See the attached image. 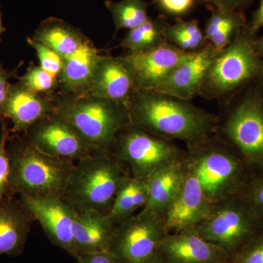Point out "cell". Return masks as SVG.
I'll return each instance as SVG.
<instances>
[{
	"label": "cell",
	"instance_id": "4dcf8cb0",
	"mask_svg": "<svg viewBox=\"0 0 263 263\" xmlns=\"http://www.w3.org/2000/svg\"><path fill=\"white\" fill-rule=\"evenodd\" d=\"M0 200L5 197H13L10 193L9 183V158L7 144L10 136V129L5 118L0 117Z\"/></svg>",
	"mask_w": 263,
	"mask_h": 263
},
{
	"label": "cell",
	"instance_id": "ffe728a7",
	"mask_svg": "<svg viewBox=\"0 0 263 263\" xmlns=\"http://www.w3.org/2000/svg\"><path fill=\"white\" fill-rule=\"evenodd\" d=\"M32 216L13 197L0 200V255H17L27 242Z\"/></svg>",
	"mask_w": 263,
	"mask_h": 263
},
{
	"label": "cell",
	"instance_id": "4fadbf2b",
	"mask_svg": "<svg viewBox=\"0 0 263 263\" xmlns=\"http://www.w3.org/2000/svg\"><path fill=\"white\" fill-rule=\"evenodd\" d=\"M55 111L51 95L34 92L22 83L10 84L0 106V117L13 123L10 131L23 134L34 123Z\"/></svg>",
	"mask_w": 263,
	"mask_h": 263
},
{
	"label": "cell",
	"instance_id": "52a82bcc",
	"mask_svg": "<svg viewBox=\"0 0 263 263\" xmlns=\"http://www.w3.org/2000/svg\"><path fill=\"white\" fill-rule=\"evenodd\" d=\"M195 228L232 259L262 231L263 221L245 193L212 204L206 218Z\"/></svg>",
	"mask_w": 263,
	"mask_h": 263
},
{
	"label": "cell",
	"instance_id": "7402d4cb",
	"mask_svg": "<svg viewBox=\"0 0 263 263\" xmlns=\"http://www.w3.org/2000/svg\"><path fill=\"white\" fill-rule=\"evenodd\" d=\"M183 161L161 170L147 180L148 197L144 209L163 219L186 177Z\"/></svg>",
	"mask_w": 263,
	"mask_h": 263
},
{
	"label": "cell",
	"instance_id": "f1b7e54d",
	"mask_svg": "<svg viewBox=\"0 0 263 263\" xmlns=\"http://www.w3.org/2000/svg\"><path fill=\"white\" fill-rule=\"evenodd\" d=\"M19 82L34 92L52 95L60 89L58 78L43 70L40 65H31L23 76L18 78Z\"/></svg>",
	"mask_w": 263,
	"mask_h": 263
},
{
	"label": "cell",
	"instance_id": "74e56055",
	"mask_svg": "<svg viewBox=\"0 0 263 263\" xmlns=\"http://www.w3.org/2000/svg\"><path fill=\"white\" fill-rule=\"evenodd\" d=\"M12 74L10 72H7L5 70L0 72V106L4 101L6 96L7 91L10 83L8 82L9 79L11 77Z\"/></svg>",
	"mask_w": 263,
	"mask_h": 263
},
{
	"label": "cell",
	"instance_id": "8992f818",
	"mask_svg": "<svg viewBox=\"0 0 263 263\" xmlns=\"http://www.w3.org/2000/svg\"><path fill=\"white\" fill-rule=\"evenodd\" d=\"M129 176L113 152L91 153L76 162L62 200L78 212L109 214L119 186Z\"/></svg>",
	"mask_w": 263,
	"mask_h": 263
},
{
	"label": "cell",
	"instance_id": "6da1fadb",
	"mask_svg": "<svg viewBox=\"0 0 263 263\" xmlns=\"http://www.w3.org/2000/svg\"><path fill=\"white\" fill-rule=\"evenodd\" d=\"M127 108L131 122L167 139L193 146L215 134L219 116L155 90L136 89Z\"/></svg>",
	"mask_w": 263,
	"mask_h": 263
},
{
	"label": "cell",
	"instance_id": "1f68e13d",
	"mask_svg": "<svg viewBox=\"0 0 263 263\" xmlns=\"http://www.w3.org/2000/svg\"><path fill=\"white\" fill-rule=\"evenodd\" d=\"M232 259L235 263H263V230Z\"/></svg>",
	"mask_w": 263,
	"mask_h": 263
},
{
	"label": "cell",
	"instance_id": "cb8c5ba5",
	"mask_svg": "<svg viewBox=\"0 0 263 263\" xmlns=\"http://www.w3.org/2000/svg\"><path fill=\"white\" fill-rule=\"evenodd\" d=\"M211 15L202 29L208 45L221 51L236 38L247 25V19L242 10L216 8L207 6Z\"/></svg>",
	"mask_w": 263,
	"mask_h": 263
},
{
	"label": "cell",
	"instance_id": "7c38bea8",
	"mask_svg": "<svg viewBox=\"0 0 263 263\" xmlns=\"http://www.w3.org/2000/svg\"><path fill=\"white\" fill-rule=\"evenodd\" d=\"M19 200L51 243L75 257L72 226L79 212L60 197L19 195Z\"/></svg>",
	"mask_w": 263,
	"mask_h": 263
},
{
	"label": "cell",
	"instance_id": "e0dca14e",
	"mask_svg": "<svg viewBox=\"0 0 263 263\" xmlns=\"http://www.w3.org/2000/svg\"><path fill=\"white\" fill-rule=\"evenodd\" d=\"M158 252L171 263H224L231 259L222 249L204 239L195 228L166 235Z\"/></svg>",
	"mask_w": 263,
	"mask_h": 263
},
{
	"label": "cell",
	"instance_id": "d6a6232c",
	"mask_svg": "<svg viewBox=\"0 0 263 263\" xmlns=\"http://www.w3.org/2000/svg\"><path fill=\"white\" fill-rule=\"evenodd\" d=\"M154 3L163 12L164 15L181 18V15L191 11L197 2L196 0H155Z\"/></svg>",
	"mask_w": 263,
	"mask_h": 263
},
{
	"label": "cell",
	"instance_id": "60d3db41",
	"mask_svg": "<svg viewBox=\"0 0 263 263\" xmlns=\"http://www.w3.org/2000/svg\"><path fill=\"white\" fill-rule=\"evenodd\" d=\"M5 28L3 27V14H2L1 12V6H0V39H1V35L3 34V32H4Z\"/></svg>",
	"mask_w": 263,
	"mask_h": 263
},
{
	"label": "cell",
	"instance_id": "277c9868",
	"mask_svg": "<svg viewBox=\"0 0 263 263\" xmlns=\"http://www.w3.org/2000/svg\"><path fill=\"white\" fill-rule=\"evenodd\" d=\"M51 95L55 111L76 128L91 153L113 152L118 134L131 122L127 107L114 100L87 93Z\"/></svg>",
	"mask_w": 263,
	"mask_h": 263
},
{
	"label": "cell",
	"instance_id": "603a6c76",
	"mask_svg": "<svg viewBox=\"0 0 263 263\" xmlns=\"http://www.w3.org/2000/svg\"><path fill=\"white\" fill-rule=\"evenodd\" d=\"M32 38L44 43L65 60L89 41L80 29L54 17L43 21Z\"/></svg>",
	"mask_w": 263,
	"mask_h": 263
},
{
	"label": "cell",
	"instance_id": "4316f807",
	"mask_svg": "<svg viewBox=\"0 0 263 263\" xmlns=\"http://www.w3.org/2000/svg\"><path fill=\"white\" fill-rule=\"evenodd\" d=\"M166 42L186 52H195L207 45L198 21L176 18L174 24H167L164 32Z\"/></svg>",
	"mask_w": 263,
	"mask_h": 263
},
{
	"label": "cell",
	"instance_id": "5b68a950",
	"mask_svg": "<svg viewBox=\"0 0 263 263\" xmlns=\"http://www.w3.org/2000/svg\"><path fill=\"white\" fill-rule=\"evenodd\" d=\"M257 37L247 24L233 42L216 53L199 96L228 105L242 88L263 79V60L256 48Z\"/></svg>",
	"mask_w": 263,
	"mask_h": 263
},
{
	"label": "cell",
	"instance_id": "f546056e",
	"mask_svg": "<svg viewBox=\"0 0 263 263\" xmlns=\"http://www.w3.org/2000/svg\"><path fill=\"white\" fill-rule=\"evenodd\" d=\"M27 42L36 51L40 66L43 70L47 71L54 77L59 78L65 65V59L44 43L32 37L27 38Z\"/></svg>",
	"mask_w": 263,
	"mask_h": 263
},
{
	"label": "cell",
	"instance_id": "ac0fdd59",
	"mask_svg": "<svg viewBox=\"0 0 263 263\" xmlns=\"http://www.w3.org/2000/svg\"><path fill=\"white\" fill-rule=\"evenodd\" d=\"M217 53L215 48L208 44L199 51L191 52L155 91L191 101L199 96L208 69Z\"/></svg>",
	"mask_w": 263,
	"mask_h": 263
},
{
	"label": "cell",
	"instance_id": "44dd1931",
	"mask_svg": "<svg viewBox=\"0 0 263 263\" xmlns=\"http://www.w3.org/2000/svg\"><path fill=\"white\" fill-rule=\"evenodd\" d=\"M100 55L89 40L73 54L65 59L63 70L58 78V92L68 95L87 92Z\"/></svg>",
	"mask_w": 263,
	"mask_h": 263
},
{
	"label": "cell",
	"instance_id": "5bb4252c",
	"mask_svg": "<svg viewBox=\"0 0 263 263\" xmlns=\"http://www.w3.org/2000/svg\"><path fill=\"white\" fill-rule=\"evenodd\" d=\"M190 53L164 41L149 51L124 57L133 69L136 89L156 90Z\"/></svg>",
	"mask_w": 263,
	"mask_h": 263
},
{
	"label": "cell",
	"instance_id": "836d02e7",
	"mask_svg": "<svg viewBox=\"0 0 263 263\" xmlns=\"http://www.w3.org/2000/svg\"><path fill=\"white\" fill-rule=\"evenodd\" d=\"M246 194L254 210L263 221V177L252 179Z\"/></svg>",
	"mask_w": 263,
	"mask_h": 263
},
{
	"label": "cell",
	"instance_id": "d590c367",
	"mask_svg": "<svg viewBox=\"0 0 263 263\" xmlns=\"http://www.w3.org/2000/svg\"><path fill=\"white\" fill-rule=\"evenodd\" d=\"M76 259L77 263H122L108 251L98 253L78 254Z\"/></svg>",
	"mask_w": 263,
	"mask_h": 263
},
{
	"label": "cell",
	"instance_id": "d6986e66",
	"mask_svg": "<svg viewBox=\"0 0 263 263\" xmlns=\"http://www.w3.org/2000/svg\"><path fill=\"white\" fill-rule=\"evenodd\" d=\"M116 227L106 213L95 211L78 213L72 226L76 257L80 254L108 251Z\"/></svg>",
	"mask_w": 263,
	"mask_h": 263
},
{
	"label": "cell",
	"instance_id": "ab89813d",
	"mask_svg": "<svg viewBox=\"0 0 263 263\" xmlns=\"http://www.w3.org/2000/svg\"><path fill=\"white\" fill-rule=\"evenodd\" d=\"M256 48L259 57L263 60V35L260 37H257L256 39Z\"/></svg>",
	"mask_w": 263,
	"mask_h": 263
},
{
	"label": "cell",
	"instance_id": "2e32d148",
	"mask_svg": "<svg viewBox=\"0 0 263 263\" xmlns=\"http://www.w3.org/2000/svg\"><path fill=\"white\" fill-rule=\"evenodd\" d=\"M136 89L134 74L125 57L100 55L87 94L125 105Z\"/></svg>",
	"mask_w": 263,
	"mask_h": 263
},
{
	"label": "cell",
	"instance_id": "8d00e7d4",
	"mask_svg": "<svg viewBox=\"0 0 263 263\" xmlns=\"http://www.w3.org/2000/svg\"><path fill=\"white\" fill-rule=\"evenodd\" d=\"M248 26L251 31L256 34L263 27V0H259V8L252 13V18Z\"/></svg>",
	"mask_w": 263,
	"mask_h": 263
},
{
	"label": "cell",
	"instance_id": "484cf974",
	"mask_svg": "<svg viewBox=\"0 0 263 263\" xmlns=\"http://www.w3.org/2000/svg\"><path fill=\"white\" fill-rule=\"evenodd\" d=\"M168 24L165 15L150 18L136 28L129 30L120 43L129 53H138L158 47L164 42V32Z\"/></svg>",
	"mask_w": 263,
	"mask_h": 263
},
{
	"label": "cell",
	"instance_id": "30bf717a",
	"mask_svg": "<svg viewBox=\"0 0 263 263\" xmlns=\"http://www.w3.org/2000/svg\"><path fill=\"white\" fill-rule=\"evenodd\" d=\"M167 234L163 219L143 209L116 227L108 252L122 263H146Z\"/></svg>",
	"mask_w": 263,
	"mask_h": 263
},
{
	"label": "cell",
	"instance_id": "9a60e30c",
	"mask_svg": "<svg viewBox=\"0 0 263 263\" xmlns=\"http://www.w3.org/2000/svg\"><path fill=\"white\" fill-rule=\"evenodd\" d=\"M186 171L179 193L163 216L167 234L195 228L206 218L212 208L196 177Z\"/></svg>",
	"mask_w": 263,
	"mask_h": 263
},
{
	"label": "cell",
	"instance_id": "d4e9b609",
	"mask_svg": "<svg viewBox=\"0 0 263 263\" xmlns=\"http://www.w3.org/2000/svg\"><path fill=\"white\" fill-rule=\"evenodd\" d=\"M148 197L147 181L129 176L119 186L109 216L118 226L136 214L137 211L144 209Z\"/></svg>",
	"mask_w": 263,
	"mask_h": 263
},
{
	"label": "cell",
	"instance_id": "7bdbcfd3",
	"mask_svg": "<svg viewBox=\"0 0 263 263\" xmlns=\"http://www.w3.org/2000/svg\"><path fill=\"white\" fill-rule=\"evenodd\" d=\"M2 70H3V68L2 67L1 65H0V72H1Z\"/></svg>",
	"mask_w": 263,
	"mask_h": 263
},
{
	"label": "cell",
	"instance_id": "ba28073f",
	"mask_svg": "<svg viewBox=\"0 0 263 263\" xmlns=\"http://www.w3.org/2000/svg\"><path fill=\"white\" fill-rule=\"evenodd\" d=\"M113 153L127 167L129 176L147 181L161 170L182 162L186 150L131 122L118 134Z\"/></svg>",
	"mask_w": 263,
	"mask_h": 263
},
{
	"label": "cell",
	"instance_id": "7a4b0ae2",
	"mask_svg": "<svg viewBox=\"0 0 263 263\" xmlns=\"http://www.w3.org/2000/svg\"><path fill=\"white\" fill-rule=\"evenodd\" d=\"M183 162L211 204L245 193L252 179L243 157L216 133L186 147Z\"/></svg>",
	"mask_w": 263,
	"mask_h": 263
},
{
	"label": "cell",
	"instance_id": "9c48e42d",
	"mask_svg": "<svg viewBox=\"0 0 263 263\" xmlns=\"http://www.w3.org/2000/svg\"><path fill=\"white\" fill-rule=\"evenodd\" d=\"M216 134L228 142L249 166L263 167V79L219 117Z\"/></svg>",
	"mask_w": 263,
	"mask_h": 263
},
{
	"label": "cell",
	"instance_id": "e575fe53",
	"mask_svg": "<svg viewBox=\"0 0 263 263\" xmlns=\"http://www.w3.org/2000/svg\"><path fill=\"white\" fill-rule=\"evenodd\" d=\"M197 3L212 6L216 8L243 10L249 8L253 3L254 0H196Z\"/></svg>",
	"mask_w": 263,
	"mask_h": 263
},
{
	"label": "cell",
	"instance_id": "f35d334b",
	"mask_svg": "<svg viewBox=\"0 0 263 263\" xmlns=\"http://www.w3.org/2000/svg\"><path fill=\"white\" fill-rule=\"evenodd\" d=\"M146 263H171L167 260L162 254L157 252L155 256L152 257L150 259H148Z\"/></svg>",
	"mask_w": 263,
	"mask_h": 263
},
{
	"label": "cell",
	"instance_id": "83f0119b",
	"mask_svg": "<svg viewBox=\"0 0 263 263\" xmlns=\"http://www.w3.org/2000/svg\"><path fill=\"white\" fill-rule=\"evenodd\" d=\"M105 5L111 13L115 33L122 29L131 30L136 28L150 18L148 3L145 0H122L117 3L107 0Z\"/></svg>",
	"mask_w": 263,
	"mask_h": 263
},
{
	"label": "cell",
	"instance_id": "8fae6325",
	"mask_svg": "<svg viewBox=\"0 0 263 263\" xmlns=\"http://www.w3.org/2000/svg\"><path fill=\"white\" fill-rule=\"evenodd\" d=\"M25 134L37 149L47 155L77 162L91 153L79 132L56 111L34 123Z\"/></svg>",
	"mask_w": 263,
	"mask_h": 263
},
{
	"label": "cell",
	"instance_id": "3957f363",
	"mask_svg": "<svg viewBox=\"0 0 263 263\" xmlns=\"http://www.w3.org/2000/svg\"><path fill=\"white\" fill-rule=\"evenodd\" d=\"M7 151L13 196H63L75 161L43 153L25 133L10 136Z\"/></svg>",
	"mask_w": 263,
	"mask_h": 263
},
{
	"label": "cell",
	"instance_id": "b9f144b4",
	"mask_svg": "<svg viewBox=\"0 0 263 263\" xmlns=\"http://www.w3.org/2000/svg\"><path fill=\"white\" fill-rule=\"evenodd\" d=\"M224 263H235L234 261L233 260V259H230L229 261H228V262H224Z\"/></svg>",
	"mask_w": 263,
	"mask_h": 263
}]
</instances>
